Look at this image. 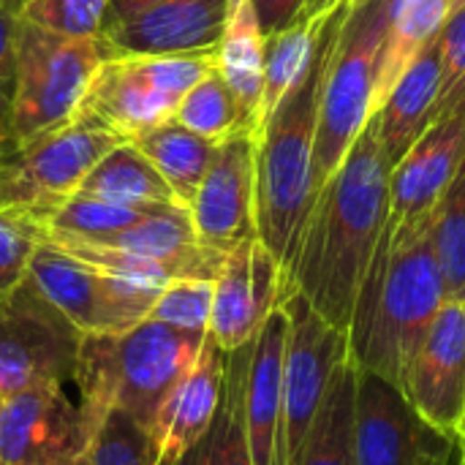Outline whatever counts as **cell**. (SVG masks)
Instances as JSON below:
<instances>
[{
  "instance_id": "obj_1",
  "label": "cell",
  "mask_w": 465,
  "mask_h": 465,
  "mask_svg": "<svg viewBox=\"0 0 465 465\" xmlns=\"http://www.w3.org/2000/svg\"><path fill=\"white\" fill-rule=\"evenodd\" d=\"M390 174L392 163L371 117L313 199L281 300L300 294L324 322L349 330L360 283L390 218Z\"/></svg>"
},
{
  "instance_id": "obj_2",
  "label": "cell",
  "mask_w": 465,
  "mask_h": 465,
  "mask_svg": "<svg viewBox=\"0 0 465 465\" xmlns=\"http://www.w3.org/2000/svg\"><path fill=\"white\" fill-rule=\"evenodd\" d=\"M444 302L433 210L411 221L387 218L346 330L349 362L398 384L411 351Z\"/></svg>"
},
{
  "instance_id": "obj_3",
  "label": "cell",
  "mask_w": 465,
  "mask_h": 465,
  "mask_svg": "<svg viewBox=\"0 0 465 465\" xmlns=\"http://www.w3.org/2000/svg\"><path fill=\"white\" fill-rule=\"evenodd\" d=\"M349 8L324 14L305 76L256 131V237L275 256L283 275L294 262L308 213L316 199L313 144L319 95Z\"/></svg>"
},
{
  "instance_id": "obj_4",
  "label": "cell",
  "mask_w": 465,
  "mask_h": 465,
  "mask_svg": "<svg viewBox=\"0 0 465 465\" xmlns=\"http://www.w3.org/2000/svg\"><path fill=\"white\" fill-rule=\"evenodd\" d=\"M204 338L207 332H185L155 319L114 335H84L74 381L93 436L109 411H123L150 433L163 401L196 360Z\"/></svg>"
},
{
  "instance_id": "obj_5",
  "label": "cell",
  "mask_w": 465,
  "mask_h": 465,
  "mask_svg": "<svg viewBox=\"0 0 465 465\" xmlns=\"http://www.w3.org/2000/svg\"><path fill=\"white\" fill-rule=\"evenodd\" d=\"M104 60L98 38H68L22 16L8 98V139L14 150L74 117Z\"/></svg>"
},
{
  "instance_id": "obj_6",
  "label": "cell",
  "mask_w": 465,
  "mask_h": 465,
  "mask_svg": "<svg viewBox=\"0 0 465 465\" xmlns=\"http://www.w3.org/2000/svg\"><path fill=\"white\" fill-rule=\"evenodd\" d=\"M381 33L384 0L351 11L343 22L341 41L332 52L319 95L313 144L316 193L330 180V174L343 163L357 136L373 117V79Z\"/></svg>"
},
{
  "instance_id": "obj_7",
  "label": "cell",
  "mask_w": 465,
  "mask_h": 465,
  "mask_svg": "<svg viewBox=\"0 0 465 465\" xmlns=\"http://www.w3.org/2000/svg\"><path fill=\"white\" fill-rule=\"evenodd\" d=\"M120 142H125L120 134L79 106L74 117L19 144L3 161L8 202L30 204L49 218Z\"/></svg>"
},
{
  "instance_id": "obj_8",
  "label": "cell",
  "mask_w": 465,
  "mask_h": 465,
  "mask_svg": "<svg viewBox=\"0 0 465 465\" xmlns=\"http://www.w3.org/2000/svg\"><path fill=\"white\" fill-rule=\"evenodd\" d=\"M289 330L281 384L278 465H297L335 371L349 360V335L324 322L300 294L281 300Z\"/></svg>"
},
{
  "instance_id": "obj_9",
  "label": "cell",
  "mask_w": 465,
  "mask_h": 465,
  "mask_svg": "<svg viewBox=\"0 0 465 465\" xmlns=\"http://www.w3.org/2000/svg\"><path fill=\"white\" fill-rule=\"evenodd\" d=\"M30 283L82 332L114 335L150 316L161 289L109 275L46 240L27 272Z\"/></svg>"
},
{
  "instance_id": "obj_10",
  "label": "cell",
  "mask_w": 465,
  "mask_h": 465,
  "mask_svg": "<svg viewBox=\"0 0 465 465\" xmlns=\"http://www.w3.org/2000/svg\"><path fill=\"white\" fill-rule=\"evenodd\" d=\"M354 460L357 465H465V450L458 430L428 422L398 384L357 371Z\"/></svg>"
},
{
  "instance_id": "obj_11",
  "label": "cell",
  "mask_w": 465,
  "mask_h": 465,
  "mask_svg": "<svg viewBox=\"0 0 465 465\" xmlns=\"http://www.w3.org/2000/svg\"><path fill=\"white\" fill-rule=\"evenodd\" d=\"M82 332L30 283L0 297V398L74 381Z\"/></svg>"
},
{
  "instance_id": "obj_12",
  "label": "cell",
  "mask_w": 465,
  "mask_h": 465,
  "mask_svg": "<svg viewBox=\"0 0 465 465\" xmlns=\"http://www.w3.org/2000/svg\"><path fill=\"white\" fill-rule=\"evenodd\" d=\"M204 248L229 253L256 237V136L237 128L218 142L215 155L188 204Z\"/></svg>"
},
{
  "instance_id": "obj_13",
  "label": "cell",
  "mask_w": 465,
  "mask_h": 465,
  "mask_svg": "<svg viewBox=\"0 0 465 465\" xmlns=\"http://www.w3.org/2000/svg\"><path fill=\"white\" fill-rule=\"evenodd\" d=\"M93 430L63 384H38L0 398V463L63 465L90 452Z\"/></svg>"
},
{
  "instance_id": "obj_14",
  "label": "cell",
  "mask_w": 465,
  "mask_h": 465,
  "mask_svg": "<svg viewBox=\"0 0 465 465\" xmlns=\"http://www.w3.org/2000/svg\"><path fill=\"white\" fill-rule=\"evenodd\" d=\"M406 401L433 425L458 430L465 417V302L447 300L411 351L401 381Z\"/></svg>"
},
{
  "instance_id": "obj_15",
  "label": "cell",
  "mask_w": 465,
  "mask_h": 465,
  "mask_svg": "<svg viewBox=\"0 0 465 465\" xmlns=\"http://www.w3.org/2000/svg\"><path fill=\"white\" fill-rule=\"evenodd\" d=\"M283 270L259 237L240 242L223 256L213 281V313L207 335L234 351L256 338L270 313L281 305Z\"/></svg>"
},
{
  "instance_id": "obj_16",
  "label": "cell",
  "mask_w": 465,
  "mask_h": 465,
  "mask_svg": "<svg viewBox=\"0 0 465 465\" xmlns=\"http://www.w3.org/2000/svg\"><path fill=\"white\" fill-rule=\"evenodd\" d=\"M229 0H163L106 27L98 41L104 57L191 54L218 46Z\"/></svg>"
},
{
  "instance_id": "obj_17",
  "label": "cell",
  "mask_w": 465,
  "mask_h": 465,
  "mask_svg": "<svg viewBox=\"0 0 465 465\" xmlns=\"http://www.w3.org/2000/svg\"><path fill=\"white\" fill-rule=\"evenodd\" d=\"M226 376V351L207 335L191 368L172 387L150 430L161 465H174L210 428Z\"/></svg>"
},
{
  "instance_id": "obj_18",
  "label": "cell",
  "mask_w": 465,
  "mask_h": 465,
  "mask_svg": "<svg viewBox=\"0 0 465 465\" xmlns=\"http://www.w3.org/2000/svg\"><path fill=\"white\" fill-rule=\"evenodd\" d=\"M465 158V112L439 117L392 166L390 221H411L436 207Z\"/></svg>"
},
{
  "instance_id": "obj_19",
  "label": "cell",
  "mask_w": 465,
  "mask_h": 465,
  "mask_svg": "<svg viewBox=\"0 0 465 465\" xmlns=\"http://www.w3.org/2000/svg\"><path fill=\"white\" fill-rule=\"evenodd\" d=\"M177 98L147 71L142 57H109L87 87L82 109L123 139H134L174 117Z\"/></svg>"
},
{
  "instance_id": "obj_20",
  "label": "cell",
  "mask_w": 465,
  "mask_h": 465,
  "mask_svg": "<svg viewBox=\"0 0 465 465\" xmlns=\"http://www.w3.org/2000/svg\"><path fill=\"white\" fill-rule=\"evenodd\" d=\"M286 330L289 319L283 305H278L251 341L245 373V436L253 465H278Z\"/></svg>"
},
{
  "instance_id": "obj_21",
  "label": "cell",
  "mask_w": 465,
  "mask_h": 465,
  "mask_svg": "<svg viewBox=\"0 0 465 465\" xmlns=\"http://www.w3.org/2000/svg\"><path fill=\"white\" fill-rule=\"evenodd\" d=\"M439 90H441V54H439V38H436L403 71V76L387 93L381 106L373 112L381 150L387 153V161L392 166L436 123Z\"/></svg>"
},
{
  "instance_id": "obj_22",
  "label": "cell",
  "mask_w": 465,
  "mask_h": 465,
  "mask_svg": "<svg viewBox=\"0 0 465 465\" xmlns=\"http://www.w3.org/2000/svg\"><path fill=\"white\" fill-rule=\"evenodd\" d=\"M450 16L447 0H384V33L376 57L373 112L403 76V71L430 46Z\"/></svg>"
},
{
  "instance_id": "obj_23",
  "label": "cell",
  "mask_w": 465,
  "mask_h": 465,
  "mask_svg": "<svg viewBox=\"0 0 465 465\" xmlns=\"http://www.w3.org/2000/svg\"><path fill=\"white\" fill-rule=\"evenodd\" d=\"M264 46L267 35L259 27L251 0H229L221 41L215 46V65L229 90L234 93L245 125L259 128L262 84H264Z\"/></svg>"
},
{
  "instance_id": "obj_24",
  "label": "cell",
  "mask_w": 465,
  "mask_h": 465,
  "mask_svg": "<svg viewBox=\"0 0 465 465\" xmlns=\"http://www.w3.org/2000/svg\"><path fill=\"white\" fill-rule=\"evenodd\" d=\"M251 343L226 351V376L218 411L207 433L174 465H253L245 436V373Z\"/></svg>"
},
{
  "instance_id": "obj_25",
  "label": "cell",
  "mask_w": 465,
  "mask_h": 465,
  "mask_svg": "<svg viewBox=\"0 0 465 465\" xmlns=\"http://www.w3.org/2000/svg\"><path fill=\"white\" fill-rule=\"evenodd\" d=\"M76 193H87V196L128 204V207L177 204L172 188L158 174L153 161L128 139L112 147L95 163V169L84 177Z\"/></svg>"
},
{
  "instance_id": "obj_26",
  "label": "cell",
  "mask_w": 465,
  "mask_h": 465,
  "mask_svg": "<svg viewBox=\"0 0 465 465\" xmlns=\"http://www.w3.org/2000/svg\"><path fill=\"white\" fill-rule=\"evenodd\" d=\"M128 142H134L153 161L158 174L172 188L177 204H183V207L191 204L202 177L207 174L215 147H218V142H210V139L177 125L174 120L155 125Z\"/></svg>"
},
{
  "instance_id": "obj_27",
  "label": "cell",
  "mask_w": 465,
  "mask_h": 465,
  "mask_svg": "<svg viewBox=\"0 0 465 465\" xmlns=\"http://www.w3.org/2000/svg\"><path fill=\"white\" fill-rule=\"evenodd\" d=\"M354 392L357 368L346 360L324 395L297 465H357L354 460Z\"/></svg>"
},
{
  "instance_id": "obj_28",
  "label": "cell",
  "mask_w": 465,
  "mask_h": 465,
  "mask_svg": "<svg viewBox=\"0 0 465 465\" xmlns=\"http://www.w3.org/2000/svg\"><path fill=\"white\" fill-rule=\"evenodd\" d=\"M322 22H324V16H319V19H297L286 30L267 38L259 128L275 112V106L292 93V87H297V82L305 76V71H308V65L313 60V52H316V38H319Z\"/></svg>"
},
{
  "instance_id": "obj_29",
  "label": "cell",
  "mask_w": 465,
  "mask_h": 465,
  "mask_svg": "<svg viewBox=\"0 0 465 465\" xmlns=\"http://www.w3.org/2000/svg\"><path fill=\"white\" fill-rule=\"evenodd\" d=\"M433 245L447 300L465 302V158L433 207Z\"/></svg>"
},
{
  "instance_id": "obj_30",
  "label": "cell",
  "mask_w": 465,
  "mask_h": 465,
  "mask_svg": "<svg viewBox=\"0 0 465 465\" xmlns=\"http://www.w3.org/2000/svg\"><path fill=\"white\" fill-rule=\"evenodd\" d=\"M153 210L155 207H128L87 193H74L49 215V237L104 242L106 237L134 226Z\"/></svg>"
},
{
  "instance_id": "obj_31",
  "label": "cell",
  "mask_w": 465,
  "mask_h": 465,
  "mask_svg": "<svg viewBox=\"0 0 465 465\" xmlns=\"http://www.w3.org/2000/svg\"><path fill=\"white\" fill-rule=\"evenodd\" d=\"M172 120L210 142H221L237 128H248L234 93L218 74V65L180 98Z\"/></svg>"
},
{
  "instance_id": "obj_32",
  "label": "cell",
  "mask_w": 465,
  "mask_h": 465,
  "mask_svg": "<svg viewBox=\"0 0 465 465\" xmlns=\"http://www.w3.org/2000/svg\"><path fill=\"white\" fill-rule=\"evenodd\" d=\"M49 240V218L30 204H0V297L27 281L35 251Z\"/></svg>"
},
{
  "instance_id": "obj_33",
  "label": "cell",
  "mask_w": 465,
  "mask_h": 465,
  "mask_svg": "<svg viewBox=\"0 0 465 465\" xmlns=\"http://www.w3.org/2000/svg\"><path fill=\"white\" fill-rule=\"evenodd\" d=\"M93 465H161L153 436L123 411H109L90 444Z\"/></svg>"
},
{
  "instance_id": "obj_34",
  "label": "cell",
  "mask_w": 465,
  "mask_h": 465,
  "mask_svg": "<svg viewBox=\"0 0 465 465\" xmlns=\"http://www.w3.org/2000/svg\"><path fill=\"white\" fill-rule=\"evenodd\" d=\"M210 313H213V281L174 278L158 292L147 319L163 322L185 332L204 335L210 330Z\"/></svg>"
},
{
  "instance_id": "obj_35",
  "label": "cell",
  "mask_w": 465,
  "mask_h": 465,
  "mask_svg": "<svg viewBox=\"0 0 465 465\" xmlns=\"http://www.w3.org/2000/svg\"><path fill=\"white\" fill-rule=\"evenodd\" d=\"M112 0H27L22 16L68 38H98Z\"/></svg>"
},
{
  "instance_id": "obj_36",
  "label": "cell",
  "mask_w": 465,
  "mask_h": 465,
  "mask_svg": "<svg viewBox=\"0 0 465 465\" xmlns=\"http://www.w3.org/2000/svg\"><path fill=\"white\" fill-rule=\"evenodd\" d=\"M441 54V90H439V117L465 112V5L452 11L439 33Z\"/></svg>"
},
{
  "instance_id": "obj_37",
  "label": "cell",
  "mask_w": 465,
  "mask_h": 465,
  "mask_svg": "<svg viewBox=\"0 0 465 465\" xmlns=\"http://www.w3.org/2000/svg\"><path fill=\"white\" fill-rule=\"evenodd\" d=\"M19 27H22V11L0 0V98H11L14 74H16V44H19Z\"/></svg>"
},
{
  "instance_id": "obj_38",
  "label": "cell",
  "mask_w": 465,
  "mask_h": 465,
  "mask_svg": "<svg viewBox=\"0 0 465 465\" xmlns=\"http://www.w3.org/2000/svg\"><path fill=\"white\" fill-rule=\"evenodd\" d=\"M305 3L308 0H251L259 27L267 38L286 30L289 25H294L305 8Z\"/></svg>"
},
{
  "instance_id": "obj_39",
  "label": "cell",
  "mask_w": 465,
  "mask_h": 465,
  "mask_svg": "<svg viewBox=\"0 0 465 465\" xmlns=\"http://www.w3.org/2000/svg\"><path fill=\"white\" fill-rule=\"evenodd\" d=\"M158 3H163V0H112V3H109V14H106L104 30L112 27V25H120V22L136 16L139 11H144V8H150V5H158Z\"/></svg>"
},
{
  "instance_id": "obj_40",
  "label": "cell",
  "mask_w": 465,
  "mask_h": 465,
  "mask_svg": "<svg viewBox=\"0 0 465 465\" xmlns=\"http://www.w3.org/2000/svg\"><path fill=\"white\" fill-rule=\"evenodd\" d=\"M341 3L343 0H308L305 8H302V14H300V19H319V16H324L327 11H332Z\"/></svg>"
},
{
  "instance_id": "obj_41",
  "label": "cell",
  "mask_w": 465,
  "mask_h": 465,
  "mask_svg": "<svg viewBox=\"0 0 465 465\" xmlns=\"http://www.w3.org/2000/svg\"><path fill=\"white\" fill-rule=\"evenodd\" d=\"M0 104H8L5 98H0ZM11 147V153H14V144H11V139H8V112H3L0 114V161H5L8 158V153H3V147Z\"/></svg>"
},
{
  "instance_id": "obj_42",
  "label": "cell",
  "mask_w": 465,
  "mask_h": 465,
  "mask_svg": "<svg viewBox=\"0 0 465 465\" xmlns=\"http://www.w3.org/2000/svg\"><path fill=\"white\" fill-rule=\"evenodd\" d=\"M371 3H379V0H343V5L349 8V14L357 11V8H365V5H371Z\"/></svg>"
},
{
  "instance_id": "obj_43",
  "label": "cell",
  "mask_w": 465,
  "mask_h": 465,
  "mask_svg": "<svg viewBox=\"0 0 465 465\" xmlns=\"http://www.w3.org/2000/svg\"><path fill=\"white\" fill-rule=\"evenodd\" d=\"M0 204H8V196H5V172H3V161H0Z\"/></svg>"
},
{
  "instance_id": "obj_44",
  "label": "cell",
  "mask_w": 465,
  "mask_h": 465,
  "mask_svg": "<svg viewBox=\"0 0 465 465\" xmlns=\"http://www.w3.org/2000/svg\"><path fill=\"white\" fill-rule=\"evenodd\" d=\"M63 465H93V460H90V455H82V458H74V460H68V463Z\"/></svg>"
},
{
  "instance_id": "obj_45",
  "label": "cell",
  "mask_w": 465,
  "mask_h": 465,
  "mask_svg": "<svg viewBox=\"0 0 465 465\" xmlns=\"http://www.w3.org/2000/svg\"><path fill=\"white\" fill-rule=\"evenodd\" d=\"M447 3H450V14H452V11H458V8H463V5H465V0H447Z\"/></svg>"
},
{
  "instance_id": "obj_46",
  "label": "cell",
  "mask_w": 465,
  "mask_h": 465,
  "mask_svg": "<svg viewBox=\"0 0 465 465\" xmlns=\"http://www.w3.org/2000/svg\"><path fill=\"white\" fill-rule=\"evenodd\" d=\"M458 433H460V441H463V450H465V417H463V422H460V428H458Z\"/></svg>"
},
{
  "instance_id": "obj_47",
  "label": "cell",
  "mask_w": 465,
  "mask_h": 465,
  "mask_svg": "<svg viewBox=\"0 0 465 465\" xmlns=\"http://www.w3.org/2000/svg\"><path fill=\"white\" fill-rule=\"evenodd\" d=\"M8 3H14V5H16V8H19V11H22V5H25V3H27V0H8Z\"/></svg>"
},
{
  "instance_id": "obj_48",
  "label": "cell",
  "mask_w": 465,
  "mask_h": 465,
  "mask_svg": "<svg viewBox=\"0 0 465 465\" xmlns=\"http://www.w3.org/2000/svg\"><path fill=\"white\" fill-rule=\"evenodd\" d=\"M0 465H3V463H0Z\"/></svg>"
}]
</instances>
